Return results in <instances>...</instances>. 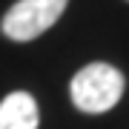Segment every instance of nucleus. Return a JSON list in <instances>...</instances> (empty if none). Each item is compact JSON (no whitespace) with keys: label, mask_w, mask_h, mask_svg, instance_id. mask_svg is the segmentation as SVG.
I'll use <instances>...</instances> for the list:
<instances>
[{"label":"nucleus","mask_w":129,"mask_h":129,"mask_svg":"<svg viewBox=\"0 0 129 129\" xmlns=\"http://www.w3.org/2000/svg\"><path fill=\"white\" fill-rule=\"evenodd\" d=\"M123 75L109 63H89L72 78V103L80 112H109L123 95Z\"/></svg>","instance_id":"f257e3e1"},{"label":"nucleus","mask_w":129,"mask_h":129,"mask_svg":"<svg viewBox=\"0 0 129 129\" xmlns=\"http://www.w3.org/2000/svg\"><path fill=\"white\" fill-rule=\"evenodd\" d=\"M66 9V0H17L9 12L3 14V35L9 40H35L60 20Z\"/></svg>","instance_id":"f03ea898"},{"label":"nucleus","mask_w":129,"mask_h":129,"mask_svg":"<svg viewBox=\"0 0 129 129\" xmlns=\"http://www.w3.org/2000/svg\"><path fill=\"white\" fill-rule=\"evenodd\" d=\"M40 112L29 92H12L0 101V129H37Z\"/></svg>","instance_id":"7ed1b4c3"}]
</instances>
